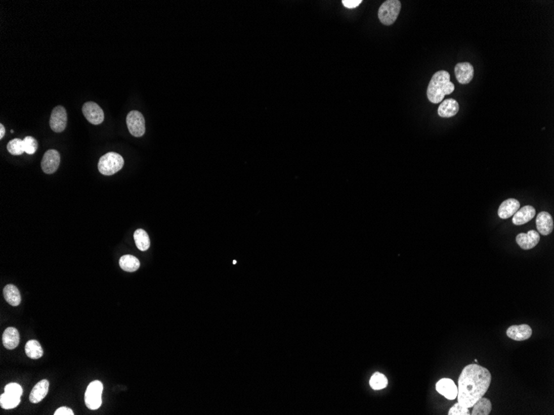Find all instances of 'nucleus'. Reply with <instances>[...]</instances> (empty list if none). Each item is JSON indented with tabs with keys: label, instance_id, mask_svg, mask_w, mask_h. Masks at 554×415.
Returning a JSON list of instances; mask_svg holds the SVG:
<instances>
[{
	"label": "nucleus",
	"instance_id": "1",
	"mask_svg": "<svg viewBox=\"0 0 554 415\" xmlns=\"http://www.w3.org/2000/svg\"><path fill=\"white\" fill-rule=\"evenodd\" d=\"M490 383L491 374L489 370L478 364L466 365L458 380V403L466 408H472L487 392Z\"/></svg>",
	"mask_w": 554,
	"mask_h": 415
},
{
	"label": "nucleus",
	"instance_id": "2",
	"mask_svg": "<svg viewBox=\"0 0 554 415\" xmlns=\"http://www.w3.org/2000/svg\"><path fill=\"white\" fill-rule=\"evenodd\" d=\"M454 90L455 85L451 82V76L448 71H439L433 75L430 80L427 94L430 102L438 104L443 101L446 95L451 94Z\"/></svg>",
	"mask_w": 554,
	"mask_h": 415
},
{
	"label": "nucleus",
	"instance_id": "3",
	"mask_svg": "<svg viewBox=\"0 0 554 415\" xmlns=\"http://www.w3.org/2000/svg\"><path fill=\"white\" fill-rule=\"evenodd\" d=\"M124 159L121 155L114 152L105 154L98 162V170L101 174L111 176L119 172L124 166Z\"/></svg>",
	"mask_w": 554,
	"mask_h": 415
},
{
	"label": "nucleus",
	"instance_id": "4",
	"mask_svg": "<svg viewBox=\"0 0 554 415\" xmlns=\"http://www.w3.org/2000/svg\"><path fill=\"white\" fill-rule=\"evenodd\" d=\"M400 1L398 0H387L381 5L378 10V19L384 25L390 26L395 23L400 13Z\"/></svg>",
	"mask_w": 554,
	"mask_h": 415
},
{
	"label": "nucleus",
	"instance_id": "5",
	"mask_svg": "<svg viewBox=\"0 0 554 415\" xmlns=\"http://www.w3.org/2000/svg\"><path fill=\"white\" fill-rule=\"evenodd\" d=\"M103 392V384L101 381H94L88 386L85 393L86 405L89 409L96 410L102 404L101 395Z\"/></svg>",
	"mask_w": 554,
	"mask_h": 415
},
{
	"label": "nucleus",
	"instance_id": "6",
	"mask_svg": "<svg viewBox=\"0 0 554 415\" xmlns=\"http://www.w3.org/2000/svg\"><path fill=\"white\" fill-rule=\"evenodd\" d=\"M126 124L131 135L141 137L145 133V118L140 111L132 110L128 114Z\"/></svg>",
	"mask_w": 554,
	"mask_h": 415
},
{
	"label": "nucleus",
	"instance_id": "7",
	"mask_svg": "<svg viewBox=\"0 0 554 415\" xmlns=\"http://www.w3.org/2000/svg\"><path fill=\"white\" fill-rule=\"evenodd\" d=\"M50 127L56 133H61L67 127V115L63 106H58L53 109L51 114Z\"/></svg>",
	"mask_w": 554,
	"mask_h": 415
},
{
	"label": "nucleus",
	"instance_id": "8",
	"mask_svg": "<svg viewBox=\"0 0 554 415\" xmlns=\"http://www.w3.org/2000/svg\"><path fill=\"white\" fill-rule=\"evenodd\" d=\"M82 113L86 119L92 124H100L104 121L103 110L97 103L89 101L82 106Z\"/></svg>",
	"mask_w": 554,
	"mask_h": 415
},
{
	"label": "nucleus",
	"instance_id": "9",
	"mask_svg": "<svg viewBox=\"0 0 554 415\" xmlns=\"http://www.w3.org/2000/svg\"><path fill=\"white\" fill-rule=\"evenodd\" d=\"M60 154L57 150L50 149L47 151L41 160V169L47 174H52L58 170L60 164Z\"/></svg>",
	"mask_w": 554,
	"mask_h": 415
},
{
	"label": "nucleus",
	"instance_id": "10",
	"mask_svg": "<svg viewBox=\"0 0 554 415\" xmlns=\"http://www.w3.org/2000/svg\"><path fill=\"white\" fill-rule=\"evenodd\" d=\"M506 334L510 339L517 342H522L531 337L533 334L531 327L528 324H521V325H513L507 329Z\"/></svg>",
	"mask_w": 554,
	"mask_h": 415
},
{
	"label": "nucleus",
	"instance_id": "11",
	"mask_svg": "<svg viewBox=\"0 0 554 415\" xmlns=\"http://www.w3.org/2000/svg\"><path fill=\"white\" fill-rule=\"evenodd\" d=\"M540 241V235L538 232L531 229L528 233H520L516 237V242L523 250H531L538 245Z\"/></svg>",
	"mask_w": 554,
	"mask_h": 415
},
{
	"label": "nucleus",
	"instance_id": "12",
	"mask_svg": "<svg viewBox=\"0 0 554 415\" xmlns=\"http://www.w3.org/2000/svg\"><path fill=\"white\" fill-rule=\"evenodd\" d=\"M436 389L437 392L449 400H453L457 397V387L451 379L444 378L440 380L436 385Z\"/></svg>",
	"mask_w": 554,
	"mask_h": 415
},
{
	"label": "nucleus",
	"instance_id": "13",
	"mask_svg": "<svg viewBox=\"0 0 554 415\" xmlns=\"http://www.w3.org/2000/svg\"><path fill=\"white\" fill-rule=\"evenodd\" d=\"M455 77L460 84H468L474 77V67L469 62H460L455 67Z\"/></svg>",
	"mask_w": 554,
	"mask_h": 415
},
{
	"label": "nucleus",
	"instance_id": "14",
	"mask_svg": "<svg viewBox=\"0 0 554 415\" xmlns=\"http://www.w3.org/2000/svg\"><path fill=\"white\" fill-rule=\"evenodd\" d=\"M536 225L538 232L543 236H548L553 230V220L547 211H542L536 218Z\"/></svg>",
	"mask_w": 554,
	"mask_h": 415
},
{
	"label": "nucleus",
	"instance_id": "15",
	"mask_svg": "<svg viewBox=\"0 0 554 415\" xmlns=\"http://www.w3.org/2000/svg\"><path fill=\"white\" fill-rule=\"evenodd\" d=\"M520 208V203L519 201L514 198L505 200L502 202L498 210V215L501 219H508L515 215V212Z\"/></svg>",
	"mask_w": 554,
	"mask_h": 415
},
{
	"label": "nucleus",
	"instance_id": "16",
	"mask_svg": "<svg viewBox=\"0 0 554 415\" xmlns=\"http://www.w3.org/2000/svg\"><path fill=\"white\" fill-rule=\"evenodd\" d=\"M535 209L532 206H525L515 212L513 216V223L515 225H521L529 222L535 216Z\"/></svg>",
	"mask_w": 554,
	"mask_h": 415
},
{
	"label": "nucleus",
	"instance_id": "17",
	"mask_svg": "<svg viewBox=\"0 0 554 415\" xmlns=\"http://www.w3.org/2000/svg\"><path fill=\"white\" fill-rule=\"evenodd\" d=\"M49 382L47 380L39 381L31 391L29 400L32 404H37L47 396L49 393Z\"/></svg>",
	"mask_w": 554,
	"mask_h": 415
},
{
	"label": "nucleus",
	"instance_id": "18",
	"mask_svg": "<svg viewBox=\"0 0 554 415\" xmlns=\"http://www.w3.org/2000/svg\"><path fill=\"white\" fill-rule=\"evenodd\" d=\"M19 339L20 337H19V331L15 328L10 327L4 332L3 345L6 349L14 350L19 346Z\"/></svg>",
	"mask_w": 554,
	"mask_h": 415
},
{
	"label": "nucleus",
	"instance_id": "19",
	"mask_svg": "<svg viewBox=\"0 0 554 415\" xmlns=\"http://www.w3.org/2000/svg\"><path fill=\"white\" fill-rule=\"evenodd\" d=\"M459 111V104L454 99L445 100L440 105L438 115L442 118L453 117Z\"/></svg>",
	"mask_w": 554,
	"mask_h": 415
},
{
	"label": "nucleus",
	"instance_id": "20",
	"mask_svg": "<svg viewBox=\"0 0 554 415\" xmlns=\"http://www.w3.org/2000/svg\"><path fill=\"white\" fill-rule=\"evenodd\" d=\"M4 297L5 300L10 305L17 307L21 303V295L19 290L16 286L13 285H8L4 289Z\"/></svg>",
	"mask_w": 554,
	"mask_h": 415
},
{
	"label": "nucleus",
	"instance_id": "21",
	"mask_svg": "<svg viewBox=\"0 0 554 415\" xmlns=\"http://www.w3.org/2000/svg\"><path fill=\"white\" fill-rule=\"evenodd\" d=\"M119 264L120 268L126 272H135L138 270L141 266L139 259L131 255H123L120 259Z\"/></svg>",
	"mask_w": 554,
	"mask_h": 415
},
{
	"label": "nucleus",
	"instance_id": "22",
	"mask_svg": "<svg viewBox=\"0 0 554 415\" xmlns=\"http://www.w3.org/2000/svg\"><path fill=\"white\" fill-rule=\"evenodd\" d=\"M472 415H489L492 410L491 402L486 398L482 397L476 404L472 406Z\"/></svg>",
	"mask_w": 554,
	"mask_h": 415
},
{
	"label": "nucleus",
	"instance_id": "23",
	"mask_svg": "<svg viewBox=\"0 0 554 415\" xmlns=\"http://www.w3.org/2000/svg\"><path fill=\"white\" fill-rule=\"evenodd\" d=\"M26 355L31 359L37 360L44 356V350L41 344L36 340H30L25 346Z\"/></svg>",
	"mask_w": 554,
	"mask_h": 415
},
{
	"label": "nucleus",
	"instance_id": "24",
	"mask_svg": "<svg viewBox=\"0 0 554 415\" xmlns=\"http://www.w3.org/2000/svg\"><path fill=\"white\" fill-rule=\"evenodd\" d=\"M134 239H135L136 246L141 251H145L150 248V237H149V235L147 234V232H145V229H136L135 234H134Z\"/></svg>",
	"mask_w": 554,
	"mask_h": 415
},
{
	"label": "nucleus",
	"instance_id": "25",
	"mask_svg": "<svg viewBox=\"0 0 554 415\" xmlns=\"http://www.w3.org/2000/svg\"><path fill=\"white\" fill-rule=\"evenodd\" d=\"M20 404V397L14 396L5 393L0 397V405L5 409H11Z\"/></svg>",
	"mask_w": 554,
	"mask_h": 415
},
{
	"label": "nucleus",
	"instance_id": "26",
	"mask_svg": "<svg viewBox=\"0 0 554 415\" xmlns=\"http://www.w3.org/2000/svg\"><path fill=\"white\" fill-rule=\"evenodd\" d=\"M370 386L373 388V390H382L384 388H386L388 386V379L386 376L381 373H375L370 379Z\"/></svg>",
	"mask_w": 554,
	"mask_h": 415
},
{
	"label": "nucleus",
	"instance_id": "27",
	"mask_svg": "<svg viewBox=\"0 0 554 415\" xmlns=\"http://www.w3.org/2000/svg\"><path fill=\"white\" fill-rule=\"evenodd\" d=\"M7 149L12 155H21V154H23L25 152L23 140H20V139H14V140H11L8 144Z\"/></svg>",
	"mask_w": 554,
	"mask_h": 415
},
{
	"label": "nucleus",
	"instance_id": "28",
	"mask_svg": "<svg viewBox=\"0 0 554 415\" xmlns=\"http://www.w3.org/2000/svg\"><path fill=\"white\" fill-rule=\"evenodd\" d=\"M23 143H24V149H25L26 154H33L36 153L37 147H38V144H37V140H35L33 137L27 136L23 140Z\"/></svg>",
	"mask_w": 554,
	"mask_h": 415
},
{
	"label": "nucleus",
	"instance_id": "29",
	"mask_svg": "<svg viewBox=\"0 0 554 415\" xmlns=\"http://www.w3.org/2000/svg\"><path fill=\"white\" fill-rule=\"evenodd\" d=\"M449 415H470L471 412H470V408L464 407V406L460 405L459 403L454 404L448 412Z\"/></svg>",
	"mask_w": 554,
	"mask_h": 415
},
{
	"label": "nucleus",
	"instance_id": "30",
	"mask_svg": "<svg viewBox=\"0 0 554 415\" xmlns=\"http://www.w3.org/2000/svg\"><path fill=\"white\" fill-rule=\"evenodd\" d=\"M5 392L14 396L21 397L23 395V389L19 384L10 383L5 386Z\"/></svg>",
	"mask_w": 554,
	"mask_h": 415
},
{
	"label": "nucleus",
	"instance_id": "31",
	"mask_svg": "<svg viewBox=\"0 0 554 415\" xmlns=\"http://www.w3.org/2000/svg\"><path fill=\"white\" fill-rule=\"evenodd\" d=\"M342 3L345 8L352 10L358 7L361 4L362 0H343Z\"/></svg>",
	"mask_w": 554,
	"mask_h": 415
},
{
	"label": "nucleus",
	"instance_id": "32",
	"mask_svg": "<svg viewBox=\"0 0 554 415\" xmlns=\"http://www.w3.org/2000/svg\"><path fill=\"white\" fill-rule=\"evenodd\" d=\"M55 415H73V411L67 407H61L55 411Z\"/></svg>",
	"mask_w": 554,
	"mask_h": 415
},
{
	"label": "nucleus",
	"instance_id": "33",
	"mask_svg": "<svg viewBox=\"0 0 554 415\" xmlns=\"http://www.w3.org/2000/svg\"><path fill=\"white\" fill-rule=\"evenodd\" d=\"M5 135V128L2 124H0V139L2 140Z\"/></svg>",
	"mask_w": 554,
	"mask_h": 415
},
{
	"label": "nucleus",
	"instance_id": "34",
	"mask_svg": "<svg viewBox=\"0 0 554 415\" xmlns=\"http://www.w3.org/2000/svg\"><path fill=\"white\" fill-rule=\"evenodd\" d=\"M233 264H237V261H236V260H233Z\"/></svg>",
	"mask_w": 554,
	"mask_h": 415
}]
</instances>
